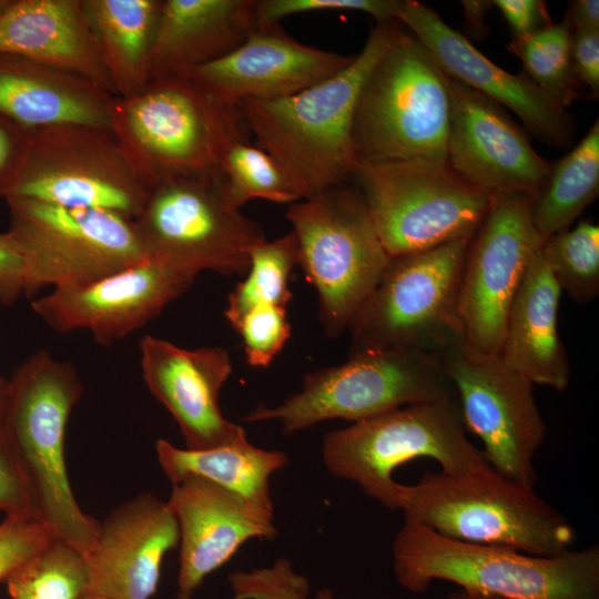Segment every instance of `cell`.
<instances>
[{
    "label": "cell",
    "mask_w": 599,
    "mask_h": 599,
    "mask_svg": "<svg viewBox=\"0 0 599 599\" xmlns=\"http://www.w3.org/2000/svg\"><path fill=\"white\" fill-rule=\"evenodd\" d=\"M398 583L415 593L445 580L464 590L509 599H599V548L552 557L471 544L404 522L393 546Z\"/></svg>",
    "instance_id": "cell-5"
},
{
    "label": "cell",
    "mask_w": 599,
    "mask_h": 599,
    "mask_svg": "<svg viewBox=\"0 0 599 599\" xmlns=\"http://www.w3.org/2000/svg\"><path fill=\"white\" fill-rule=\"evenodd\" d=\"M0 510L35 517L18 459L0 428ZM37 518V517H35Z\"/></svg>",
    "instance_id": "cell-40"
},
{
    "label": "cell",
    "mask_w": 599,
    "mask_h": 599,
    "mask_svg": "<svg viewBox=\"0 0 599 599\" xmlns=\"http://www.w3.org/2000/svg\"><path fill=\"white\" fill-rule=\"evenodd\" d=\"M552 164L498 103L450 79L447 165L455 174L489 195L520 192L535 197Z\"/></svg>",
    "instance_id": "cell-18"
},
{
    "label": "cell",
    "mask_w": 599,
    "mask_h": 599,
    "mask_svg": "<svg viewBox=\"0 0 599 599\" xmlns=\"http://www.w3.org/2000/svg\"><path fill=\"white\" fill-rule=\"evenodd\" d=\"M177 599H191L190 595L179 593Z\"/></svg>",
    "instance_id": "cell-51"
},
{
    "label": "cell",
    "mask_w": 599,
    "mask_h": 599,
    "mask_svg": "<svg viewBox=\"0 0 599 599\" xmlns=\"http://www.w3.org/2000/svg\"><path fill=\"white\" fill-rule=\"evenodd\" d=\"M83 599H105V598L100 597V596L94 595V593H89V595L85 596Z\"/></svg>",
    "instance_id": "cell-50"
},
{
    "label": "cell",
    "mask_w": 599,
    "mask_h": 599,
    "mask_svg": "<svg viewBox=\"0 0 599 599\" xmlns=\"http://www.w3.org/2000/svg\"><path fill=\"white\" fill-rule=\"evenodd\" d=\"M229 582L232 599H307L309 592L308 580L296 573L286 558H278L271 567L234 571L229 576ZM315 599L336 598L324 588Z\"/></svg>",
    "instance_id": "cell-36"
},
{
    "label": "cell",
    "mask_w": 599,
    "mask_h": 599,
    "mask_svg": "<svg viewBox=\"0 0 599 599\" xmlns=\"http://www.w3.org/2000/svg\"><path fill=\"white\" fill-rule=\"evenodd\" d=\"M11 599H83L90 570L83 552L53 537L6 579Z\"/></svg>",
    "instance_id": "cell-31"
},
{
    "label": "cell",
    "mask_w": 599,
    "mask_h": 599,
    "mask_svg": "<svg viewBox=\"0 0 599 599\" xmlns=\"http://www.w3.org/2000/svg\"><path fill=\"white\" fill-rule=\"evenodd\" d=\"M113 95L88 79L0 53V115L28 130L69 123L109 129Z\"/></svg>",
    "instance_id": "cell-27"
},
{
    "label": "cell",
    "mask_w": 599,
    "mask_h": 599,
    "mask_svg": "<svg viewBox=\"0 0 599 599\" xmlns=\"http://www.w3.org/2000/svg\"><path fill=\"white\" fill-rule=\"evenodd\" d=\"M322 455L328 471L368 497L397 509L400 483L394 470L416 458L436 460L449 475L493 468L466 435L457 397L400 406L327 433Z\"/></svg>",
    "instance_id": "cell-7"
},
{
    "label": "cell",
    "mask_w": 599,
    "mask_h": 599,
    "mask_svg": "<svg viewBox=\"0 0 599 599\" xmlns=\"http://www.w3.org/2000/svg\"><path fill=\"white\" fill-rule=\"evenodd\" d=\"M298 265L296 236L290 232L274 241L264 240L250 251L246 277L229 294L224 315L234 327L251 308L286 307L292 298L290 276Z\"/></svg>",
    "instance_id": "cell-32"
},
{
    "label": "cell",
    "mask_w": 599,
    "mask_h": 599,
    "mask_svg": "<svg viewBox=\"0 0 599 599\" xmlns=\"http://www.w3.org/2000/svg\"><path fill=\"white\" fill-rule=\"evenodd\" d=\"M440 358L413 352L349 355L341 365L307 372L282 404L257 405L243 419L277 420L284 435L341 418L361 422L390 409L455 397Z\"/></svg>",
    "instance_id": "cell-10"
},
{
    "label": "cell",
    "mask_w": 599,
    "mask_h": 599,
    "mask_svg": "<svg viewBox=\"0 0 599 599\" xmlns=\"http://www.w3.org/2000/svg\"><path fill=\"white\" fill-rule=\"evenodd\" d=\"M446 599H509V598L459 589L458 591H454L449 593V596Z\"/></svg>",
    "instance_id": "cell-47"
},
{
    "label": "cell",
    "mask_w": 599,
    "mask_h": 599,
    "mask_svg": "<svg viewBox=\"0 0 599 599\" xmlns=\"http://www.w3.org/2000/svg\"><path fill=\"white\" fill-rule=\"evenodd\" d=\"M491 3L501 12L512 38L529 35L552 22L540 0H495Z\"/></svg>",
    "instance_id": "cell-44"
},
{
    "label": "cell",
    "mask_w": 599,
    "mask_h": 599,
    "mask_svg": "<svg viewBox=\"0 0 599 599\" xmlns=\"http://www.w3.org/2000/svg\"><path fill=\"white\" fill-rule=\"evenodd\" d=\"M440 361L464 425L481 440L488 465L499 475L534 488L535 455L546 436L534 384L498 356L465 344L447 352Z\"/></svg>",
    "instance_id": "cell-16"
},
{
    "label": "cell",
    "mask_w": 599,
    "mask_h": 599,
    "mask_svg": "<svg viewBox=\"0 0 599 599\" xmlns=\"http://www.w3.org/2000/svg\"><path fill=\"white\" fill-rule=\"evenodd\" d=\"M395 21L377 22L362 51L333 77L286 98L238 104L255 144L275 160L300 201L353 179L357 99Z\"/></svg>",
    "instance_id": "cell-1"
},
{
    "label": "cell",
    "mask_w": 599,
    "mask_h": 599,
    "mask_svg": "<svg viewBox=\"0 0 599 599\" xmlns=\"http://www.w3.org/2000/svg\"><path fill=\"white\" fill-rule=\"evenodd\" d=\"M13 236L26 258L27 297L51 286H81L145 260L134 222L113 212L7 197Z\"/></svg>",
    "instance_id": "cell-13"
},
{
    "label": "cell",
    "mask_w": 599,
    "mask_h": 599,
    "mask_svg": "<svg viewBox=\"0 0 599 599\" xmlns=\"http://www.w3.org/2000/svg\"><path fill=\"white\" fill-rule=\"evenodd\" d=\"M233 328L242 338L247 363L254 367L268 366L291 336L283 306L253 307Z\"/></svg>",
    "instance_id": "cell-37"
},
{
    "label": "cell",
    "mask_w": 599,
    "mask_h": 599,
    "mask_svg": "<svg viewBox=\"0 0 599 599\" xmlns=\"http://www.w3.org/2000/svg\"><path fill=\"white\" fill-rule=\"evenodd\" d=\"M82 393L75 367L40 349L9 378L1 428L22 470L35 517L87 557L95 545L99 521L75 500L64 456L69 416Z\"/></svg>",
    "instance_id": "cell-2"
},
{
    "label": "cell",
    "mask_w": 599,
    "mask_h": 599,
    "mask_svg": "<svg viewBox=\"0 0 599 599\" xmlns=\"http://www.w3.org/2000/svg\"><path fill=\"white\" fill-rule=\"evenodd\" d=\"M572 62L581 88H587L591 99L599 95V30H572Z\"/></svg>",
    "instance_id": "cell-43"
},
{
    "label": "cell",
    "mask_w": 599,
    "mask_h": 599,
    "mask_svg": "<svg viewBox=\"0 0 599 599\" xmlns=\"http://www.w3.org/2000/svg\"><path fill=\"white\" fill-rule=\"evenodd\" d=\"M532 202L527 193L493 194L468 242L458 312L464 344L476 352L498 356L511 303L545 242L532 223Z\"/></svg>",
    "instance_id": "cell-15"
},
{
    "label": "cell",
    "mask_w": 599,
    "mask_h": 599,
    "mask_svg": "<svg viewBox=\"0 0 599 599\" xmlns=\"http://www.w3.org/2000/svg\"><path fill=\"white\" fill-rule=\"evenodd\" d=\"M257 0H163L152 79L189 77L238 48L256 27Z\"/></svg>",
    "instance_id": "cell-24"
},
{
    "label": "cell",
    "mask_w": 599,
    "mask_h": 599,
    "mask_svg": "<svg viewBox=\"0 0 599 599\" xmlns=\"http://www.w3.org/2000/svg\"><path fill=\"white\" fill-rule=\"evenodd\" d=\"M11 0H0V13L9 6Z\"/></svg>",
    "instance_id": "cell-49"
},
{
    "label": "cell",
    "mask_w": 599,
    "mask_h": 599,
    "mask_svg": "<svg viewBox=\"0 0 599 599\" xmlns=\"http://www.w3.org/2000/svg\"><path fill=\"white\" fill-rule=\"evenodd\" d=\"M133 222L148 257L196 274H246L251 248L266 240L257 222L227 204L220 171L151 187Z\"/></svg>",
    "instance_id": "cell-11"
},
{
    "label": "cell",
    "mask_w": 599,
    "mask_h": 599,
    "mask_svg": "<svg viewBox=\"0 0 599 599\" xmlns=\"http://www.w3.org/2000/svg\"><path fill=\"white\" fill-rule=\"evenodd\" d=\"M403 0H257L258 22L280 23L288 16L313 11H357L377 22L396 20Z\"/></svg>",
    "instance_id": "cell-38"
},
{
    "label": "cell",
    "mask_w": 599,
    "mask_h": 599,
    "mask_svg": "<svg viewBox=\"0 0 599 599\" xmlns=\"http://www.w3.org/2000/svg\"><path fill=\"white\" fill-rule=\"evenodd\" d=\"M599 193V121L581 141L552 164L549 177L534 197L531 216L545 241L582 213Z\"/></svg>",
    "instance_id": "cell-30"
},
{
    "label": "cell",
    "mask_w": 599,
    "mask_h": 599,
    "mask_svg": "<svg viewBox=\"0 0 599 599\" xmlns=\"http://www.w3.org/2000/svg\"><path fill=\"white\" fill-rule=\"evenodd\" d=\"M572 26L567 16L521 38H512L508 51L522 63L524 73L564 108L579 99L581 85L572 62Z\"/></svg>",
    "instance_id": "cell-33"
},
{
    "label": "cell",
    "mask_w": 599,
    "mask_h": 599,
    "mask_svg": "<svg viewBox=\"0 0 599 599\" xmlns=\"http://www.w3.org/2000/svg\"><path fill=\"white\" fill-rule=\"evenodd\" d=\"M450 78L398 20L355 108L358 163L447 165Z\"/></svg>",
    "instance_id": "cell-3"
},
{
    "label": "cell",
    "mask_w": 599,
    "mask_h": 599,
    "mask_svg": "<svg viewBox=\"0 0 599 599\" xmlns=\"http://www.w3.org/2000/svg\"><path fill=\"white\" fill-rule=\"evenodd\" d=\"M354 58L304 44L280 23L257 22L238 48L189 77L219 100L238 106L247 100L296 94L333 77Z\"/></svg>",
    "instance_id": "cell-21"
},
{
    "label": "cell",
    "mask_w": 599,
    "mask_h": 599,
    "mask_svg": "<svg viewBox=\"0 0 599 599\" xmlns=\"http://www.w3.org/2000/svg\"><path fill=\"white\" fill-rule=\"evenodd\" d=\"M353 179L390 257L470 238L491 199L449 166L358 163Z\"/></svg>",
    "instance_id": "cell-14"
},
{
    "label": "cell",
    "mask_w": 599,
    "mask_h": 599,
    "mask_svg": "<svg viewBox=\"0 0 599 599\" xmlns=\"http://www.w3.org/2000/svg\"><path fill=\"white\" fill-rule=\"evenodd\" d=\"M143 379L170 412L186 449L202 450L247 439L245 429L221 412L220 392L232 373L226 349H187L145 335L139 344Z\"/></svg>",
    "instance_id": "cell-20"
},
{
    "label": "cell",
    "mask_w": 599,
    "mask_h": 599,
    "mask_svg": "<svg viewBox=\"0 0 599 599\" xmlns=\"http://www.w3.org/2000/svg\"><path fill=\"white\" fill-rule=\"evenodd\" d=\"M9 379L0 375V428L2 424L3 413L8 399Z\"/></svg>",
    "instance_id": "cell-48"
},
{
    "label": "cell",
    "mask_w": 599,
    "mask_h": 599,
    "mask_svg": "<svg viewBox=\"0 0 599 599\" xmlns=\"http://www.w3.org/2000/svg\"><path fill=\"white\" fill-rule=\"evenodd\" d=\"M54 536L40 519L10 514L0 524V581L42 549Z\"/></svg>",
    "instance_id": "cell-39"
},
{
    "label": "cell",
    "mask_w": 599,
    "mask_h": 599,
    "mask_svg": "<svg viewBox=\"0 0 599 599\" xmlns=\"http://www.w3.org/2000/svg\"><path fill=\"white\" fill-rule=\"evenodd\" d=\"M572 30L596 29L599 30V1L598 0H576L569 3L566 13Z\"/></svg>",
    "instance_id": "cell-45"
},
{
    "label": "cell",
    "mask_w": 599,
    "mask_h": 599,
    "mask_svg": "<svg viewBox=\"0 0 599 599\" xmlns=\"http://www.w3.org/2000/svg\"><path fill=\"white\" fill-rule=\"evenodd\" d=\"M30 130L0 115V200L6 197L24 161Z\"/></svg>",
    "instance_id": "cell-42"
},
{
    "label": "cell",
    "mask_w": 599,
    "mask_h": 599,
    "mask_svg": "<svg viewBox=\"0 0 599 599\" xmlns=\"http://www.w3.org/2000/svg\"><path fill=\"white\" fill-rule=\"evenodd\" d=\"M28 271L26 258L9 231L0 233V304L12 305L27 296Z\"/></svg>",
    "instance_id": "cell-41"
},
{
    "label": "cell",
    "mask_w": 599,
    "mask_h": 599,
    "mask_svg": "<svg viewBox=\"0 0 599 599\" xmlns=\"http://www.w3.org/2000/svg\"><path fill=\"white\" fill-rule=\"evenodd\" d=\"M469 240L390 257L348 326L349 355L413 352L441 358L464 344L458 294Z\"/></svg>",
    "instance_id": "cell-8"
},
{
    "label": "cell",
    "mask_w": 599,
    "mask_h": 599,
    "mask_svg": "<svg viewBox=\"0 0 599 599\" xmlns=\"http://www.w3.org/2000/svg\"><path fill=\"white\" fill-rule=\"evenodd\" d=\"M196 273L151 257L92 283L52 288L32 311L59 333L88 331L100 345L124 338L155 318Z\"/></svg>",
    "instance_id": "cell-17"
},
{
    "label": "cell",
    "mask_w": 599,
    "mask_h": 599,
    "mask_svg": "<svg viewBox=\"0 0 599 599\" xmlns=\"http://www.w3.org/2000/svg\"><path fill=\"white\" fill-rule=\"evenodd\" d=\"M542 255L561 292L579 304L599 293V226L581 220L545 240Z\"/></svg>",
    "instance_id": "cell-35"
},
{
    "label": "cell",
    "mask_w": 599,
    "mask_h": 599,
    "mask_svg": "<svg viewBox=\"0 0 599 599\" xmlns=\"http://www.w3.org/2000/svg\"><path fill=\"white\" fill-rule=\"evenodd\" d=\"M155 451L172 484L190 476L200 477L274 516L270 478L287 464L283 451L258 448L247 439L202 450L179 448L158 439Z\"/></svg>",
    "instance_id": "cell-29"
},
{
    "label": "cell",
    "mask_w": 599,
    "mask_h": 599,
    "mask_svg": "<svg viewBox=\"0 0 599 599\" xmlns=\"http://www.w3.org/2000/svg\"><path fill=\"white\" fill-rule=\"evenodd\" d=\"M219 169L224 197L234 210L254 199L288 204L300 201L275 160L247 138L226 146Z\"/></svg>",
    "instance_id": "cell-34"
},
{
    "label": "cell",
    "mask_w": 599,
    "mask_h": 599,
    "mask_svg": "<svg viewBox=\"0 0 599 599\" xmlns=\"http://www.w3.org/2000/svg\"><path fill=\"white\" fill-rule=\"evenodd\" d=\"M0 53L88 79L114 94L82 0H11L0 13Z\"/></svg>",
    "instance_id": "cell-25"
},
{
    "label": "cell",
    "mask_w": 599,
    "mask_h": 599,
    "mask_svg": "<svg viewBox=\"0 0 599 599\" xmlns=\"http://www.w3.org/2000/svg\"><path fill=\"white\" fill-rule=\"evenodd\" d=\"M149 193L110 129L69 123L30 130L24 161L4 200L98 209L134 221Z\"/></svg>",
    "instance_id": "cell-12"
},
{
    "label": "cell",
    "mask_w": 599,
    "mask_h": 599,
    "mask_svg": "<svg viewBox=\"0 0 599 599\" xmlns=\"http://www.w3.org/2000/svg\"><path fill=\"white\" fill-rule=\"evenodd\" d=\"M397 509L405 522L441 536L534 556L561 555L576 538L569 521L534 488L494 469L466 475L425 473L416 484H400Z\"/></svg>",
    "instance_id": "cell-6"
},
{
    "label": "cell",
    "mask_w": 599,
    "mask_h": 599,
    "mask_svg": "<svg viewBox=\"0 0 599 599\" xmlns=\"http://www.w3.org/2000/svg\"><path fill=\"white\" fill-rule=\"evenodd\" d=\"M179 544V524L167 502L142 493L121 504L99 522L87 556L90 592L105 599H150L165 554Z\"/></svg>",
    "instance_id": "cell-22"
},
{
    "label": "cell",
    "mask_w": 599,
    "mask_h": 599,
    "mask_svg": "<svg viewBox=\"0 0 599 599\" xmlns=\"http://www.w3.org/2000/svg\"><path fill=\"white\" fill-rule=\"evenodd\" d=\"M109 129L150 189L220 171L226 146L247 132L240 106L190 77L152 79L131 97L113 95Z\"/></svg>",
    "instance_id": "cell-4"
},
{
    "label": "cell",
    "mask_w": 599,
    "mask_h": 599,
    "mask_svg": "<svg viewBox=\"0 0 599 599\" xmlns=\"http://www.w3.org/2000/svg\"><path fill=\"white\" fill-rule=\"evenodd\" d=\"M172 485L166 502L180 529L179 593L191 596L250 539L277 535L274 516L221 486L194 476Z\"/></svg>",
    "instance_id": "cell-23"
},
{
    "label": "cell",
    "mask_w": 599,
    "mask_h": 599,
    "mask_svg": "<svg viewBox=\"0 0 599 599\" xmlns=\"http://www.w3.org/2000/svg\"><path fill=\"white\" fill-rule=\"evenodd\" d=\"M493 6L491 1H461L466 22L469 31L479 35L485 33L484 18L488 9Z\"/></svg>",
    "instance_id": "cell-46"
},
{
    "label": "cell",
    "mask_w": 599,
    "mask_h": 599,
    "mask_svg": "<svg viewBox=\"0 0 599 599\" xmlns=\"http://www.w3.org/2000/svg\"><path fill=\"white\" fill-rule=\"evenodd\" d=\"M396 20L426 47L450 79L515 112L539 141L554 148L572 144L576 121L566 108L525 73L514 74L491 62L430 7L403 0Z\"/></svg>",
    "instance_id": "cell-19"
},
{
    "label": "cell",
    "mask_w": 599,
    "mask_h": 599,
    "mask_svg": "<svg viewBox=\"0 0 599 599\" xmlns=\"http://www.w3.org/2000/svg\"><path fill=\"white\" fill-rule=\"evenodd\" d=\"M163 0H82L114 95L150 81V54Z\"/></svg>",
    "instance_id": "cell-28"
},
{
    "label": "cell",
    "mask_w": 599,
    "mask_h": 599,
    "mask_svg": "<svg viewBox=\"0 0 599 599\" xmlns=\"http://www.w3.org/2000/svg\"><path fill=\"white\" fill-rule=\"evenodd\" d=\"M561 293L540 247L511 303L498 352L507 367L557 392L570 383L568 353L558 331Z\"/></svg>",
    "instance_id": "cell-26"
},
{
    "label": "cell",
    "mask_w": 599,
    "mask_h": 599,
    "mask_svg": "<svg viewBox=\"0 0 599 599\" xmlns=\"http://www.w3.org/2000/svg\"><path fill=\"white\" fill-rule=\"evenodd\" d=\"M285 216L296 236L298 265L317 293L318 319L327 336L337 337L390 256L359 190L347 183L290 204Z\"/></svg>",
    "instance_id": "cell-9"
}]
</instances>
